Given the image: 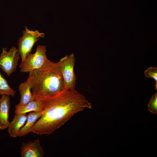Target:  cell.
Segmentation results:
<instances>
[{"instance_id": "obj_15", "label": "cell", "mask_w": 157, "mask_h": 157, "mask_svg": "<svg viewBox=\"0 0 157 157\" xmlns=\"http://www.w3.org/2000/svg\"><path fill=\"white\" fill-rule=\"evenodd\" d=\"M148 109L150 112L157 114V93L152 95L148 105Z\"/></svg>"}, {"instance_id": "obj_6", "label": "cell", "mask_w": 157, "mask_h": 157, "mask_svg": "<svg viewBox=\"0 0 157 157\" xmlns=\"http://www.w3.org/2000/svg\"><path fill=\"white\" fill-rule=\"evenodd\" d=\"M20 58L18 49L16 47L13 46L8 51L6 48H2L0 55V67L9 76L16 70Z\"/></svg>"}, {"instance_id": "obj_3", "label": "cell", "mask_w": 157, "mask_h": 157, "mask_svg": "<svg viewBox=\"0 0 157 157\" xmlns=\"http://www.w3.org/2000/svg\"><path fill=\"white\" fill-rule=\"evenodd\" d=\"M25 30L23 32V36L18 41L19 52L22 63L31 52L35 43L39 40V38L44 37V34L38 31H31L26 26Z\"/></svg>"}, {"instance_id": "obj_1", "label": "cell", "mask_w": 157, "mask_h": 157, "mask_svg": "<svg viewBox=\"0 0 157 157\" xmlns=\"http://www.w3.org/2000/svg\"><path fill=\"white\" fill-rule=\"evenodd\" d=\"M40 99L43 106L42 115L31 130L39 135L52 134L76 114L92 108L91 103L75 88H65L56 94Z\"/></svg>"}, {"instance_id": "obj_8", "label": "cell", "mask_w": 157, "mask_h": 157, "mask_svg": "<svg viewBox=\"0 0 157 157\" xmlns=\"http://www.w3.org/2000/svg\"><path fill=\"white\" fill-rule=\"evenodd\" d=\"M10 106L9 96L2 95L0 99V129H7L10 124L9 114Z\"/></svg>"}, {"instance_id": "obj_2", "label": "cell", "mask_w": 157, "mask_h": 157, "mask_svg": "<svg viewBox=\"0 0 157 157\" xmlns=\"http://www.w3.org/2000/svg\"><path fill=\"white\" fill-rule=\"evenodd\" d=\"M26 81L34 100L56 94L65 89L59 62L48 59L40 68L29 72Z\"/></svg>"}, {"instance_id": "obj_10", "label": "cell", "mask_w": 157, "mask_h": 157, "mask_svg": "<svg viewBox=\"0 0 157 157\" xmlns=\"http://www.w3.org/2000/svg\"><path fill=\"white\" fill-rule=\"evenodd\" d=\"M43 110L42 103L40 99H35L23 106L18 104L15 106V113H26L32 111L42 112Z\"/></svg>"}, {"instance_id": "obj_14", "label": "cell", "mask_w": 157, "mask_h": 157, "mask_svg": "<svg viewBox=\"0 0 157 157\" xmlns=\"http://www.w3.org/2000/svg\"><path fill=\"white\" fill-rule=\"evenodd\" d=\"M145 76L154 79L156 82L155 88L157 90V67H149L144 72Z\"/></svg>"}, {"instance_id": "obj_7", "label": "cell", "mask_w": 157, "mask_h": 157, "mask_svg": "<svg viewBox=\"0 0 157 157\" xmlns=\"http://www.w3.org/2000/svg\"><path fill=\"white\" fill-rule=\"evenodd\" d=\"M21 153L22 157H42L44 154L43 149L38 139L33 142H23Z\"/></svg>"}, {"instance_id": "obj_12", "label": "cell", "mask_w": 157, "mask_h": 157, "mask_svg": "<svg viewBox=\"0 0 157 157\" xmlns=\"http://www.w3.org/2000/svg\"><path fill=\"white\" fill-rule=\"evenodd\" d=\"M18 90L20 96L19 102L18 104L19 105H25L34 100L31 92V87L26 81L20 84Z\"/></svg>"}, {"instance_id": "obj_11", "label": "cell", "mask_w": 157, "mask_h": 157, "mask_svg": "<svg viewBox=\"0 0 157 157\" xmlns=\"http://www.w3.org/2000/svg\"><path fill=\"white\" fill-rule=\"evenodd\" d=\"M42 112L32 111L27 115L25 124L20 129L19 136H24L31 132V130L37 120L42 115Z\"/></svg>"}, {"instance_id": "obj_5", "label": "cell", "mask_w": 157, "mask_h": 157, "mask_svg": "<svg viewBox=\"0 0 157 157\" xmlns=\"http://www.w3.org/2000/svg\"><path fill=\"white\" fill-rule=\"evenodd\" d=\"M58 62L65 88H75L76 78L74 71V55L72 53L69 56L67 55Z\"/></svg>"}, {"instance_id": "obj_13", "label": "cell", "mask_w": 157, "mask_h": 157, "mask_svg": "<svg viewBox=\"0 0 157 157\" xmlns=\"http://www.w3.org/2000/svg\"><path fill=\"white\" fill-rule=\"evenodd\" d=\"M16 91L9 85L7 80L0 72V95H7L14 97Z\"/></svg>"}, {"instance_id": "obj_4", "label": "cell", "mask_w": 157, "mask_h": 157, "mask_svg": "<svg viewBox=\"0 0 157 157\" xmlns=\"http://www.w3.org/2000/svg\"><path fill=\"white\" fill-rule=\"evenodd\" d=\"M46 46L38 45L35 52L30 53L19 66L22 72H29L41 67L48 59L46 55Z\"/></svg>"}, {"instance_id": "obj_9", "label": "cell", "mask_w": 157, "mask_h": 157, "mask_svg": "<svg viewBox=\"0 0 157 157\" xmlns=\"http://www.w3.org/2000/svg\"><path fill=\"white\" fill-rule=\"evenodd\" d=\"M27 117L26 113L15 114L8 127V133L10 137L16 138L19 136V130L25 124Z\"/></svg>"}]
</instances>
